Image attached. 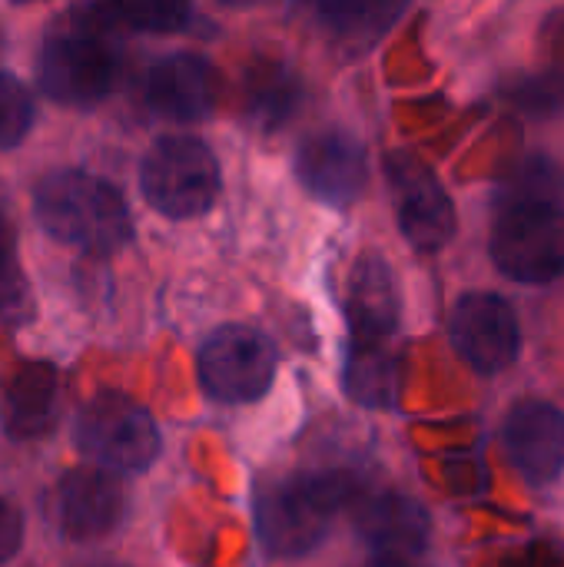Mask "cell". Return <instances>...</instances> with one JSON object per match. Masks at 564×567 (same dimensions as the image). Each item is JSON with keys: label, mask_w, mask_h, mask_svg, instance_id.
<instances>
[{"label": "cell", "mask_w": 564, "mask_h": 567, "mask_svg": "<svg viewBox=\"0 0 564 567\" xmlns=\"http://www.w3.org/2000/svg\"><path fill=\"white\" fill-rule=\"evenodd\" d=\"M76 449L113 472H143L160 458V429L153 415L120 392L93 395L76 415Z\"/></svg>", "instance_id": "5"}, {"label": "cell", "mask_w": 564, "mask_h": 567, "mask_svg": "<svg viewBox=\"0 0 564 567\" xmlns=\"http://www.w3.org/2000/svg\"><path fill=\"white\" fill-rule=\"evenodd\" d=\"M299 110V76L279 63H263L246 83V113L263 130L283 126Z\"/></svg>", "instance_id": "19"}, {"label": "cell", "mask_w": 564, "mask_h": 567, "mask_svg": "<svg viewBox=\"0 0 564 567\" xmlns=\"http://www.w3.org/2000/svg\"><path fill=\"white\" fill-rule=\"evenodd\" d=\"M346 389L362 405H392L396 389H399V362L389 342H379V346L352 342L349 362H346Z\"/></svg>", "instance_id": "18"}, {"label": "cell", "mask_w": 564, "mask_h": 567, "mask_svg": "<svg viewBox=\"0 0 564 567\" xmlns=\"http://www.w3.org/2000/svg\"><path fill=\"white\" fill-rule=\"evenodd\" d=\"M30 316V286L17 262V243L0 216V322H23Z\"/></svg>", "instance_id": "21"}, {"label": "cell", "mask_w": 564, "mask_h": 567, "mask_svg": "<svg viewBox=\"0 0 564 567\" xmlns=\"http://www.w3.org/2000/svg\"><path fill=\"white\" fill-rule=\"evenodd\" d=\"M342 505H356L349 475H296L273 482L256 498L259 542L276 558H302L326 542Z\"/></svg>", "instance_id": "2"}, {"label": "cell", "mask_w": 564, "mask_h": 567, "mask_svg": "<svg viewBox=\"0 0 564 567\" xmlns=\"http://www.w3.org/2000/svg\"><path fill=\"white\" fill-rule=\"evenodd\" d=\"M452 342L482 375H499L519 359L522 332L515 309L492 292H469L452 309Z\"/></svg>", "instance_id": "10"}, {"label": "cell", "mask_w": 564, "mask_h": 567, "mask_svg": "<svg viewBox=\"0 0 564 567\" xmlns=\"http://www.w3.org/2000/svg\"><path fill=\"white\" fill-rule=\"evenodd\" d=\"M372 567H416V565H402V561H376Z\"/></svg>", "instance_id": "24"}, {"label": "cell", "mask_w": 564, "mask_h": 567, "mask_svg": "<svg viewBox=\"0 0 564 567\" xmlns=\"http://www.w3.org/2000/svg\"><path fill=\"white\" fill-rule=\"evenodd\" d=\"M33 216L57 243L90 256H110L133 236L120 189L83 169H53L33 186Z\"/></svg>", "instance_id": "1"}, {"label": "cell", "mask_w": 564, "mask_h": 567, "mask_svg": "<svg viewBox=\"0 0 564 567\" xmlns=\"http://www.w3.org/2000/svg\"><path fill=\"white\" fill-rule=\"evenodd\" d=\"M53 395H57V379L50 365H23L3 395V419L7 429L17 435H40L50 429L53 415Z\"/></svg>", "instance_id": "16"}, {"label": "cell", "mask_w": 564, "mask_h": 567, "mask_svg": "<svg viewBox=\"0 0 564 567\" xmlns=\"http://www.w3.org/2000/svg\"><path fill=\"white\" fill-rule=\"evenodd\" d=\"M140 189L166 219H193L219 196V163L213 150L193 136H163L143 156Z\"/></svg>", "instance_id": "3"}, {"label": "cell", "mask_w": 564, "mask_h": 567, "mask_svg": "<svg viewBox=\"0 0 564 567\" xmlns=\"http://www.w3.org/2000/svg\"><path fill=\"white\" fill-rule=\"evenodd\" d=\"M296 176L319 203L352 206L369 186V159L352 133L316 130L296 146Z\"/></svg>", "instance_id": "9"}, {"label": "cell", "mask_w": 564, "mask_h": 567, "mask_svg": "<svg viewBox=\"0 0 564 567\" xmlns=\"http://www.w3.org/2000/svg\"><path fill=\"white\" fill-rule=\"evenodd\" d=\"M216 90L219 73L199 53H170L156 60L140 83L146 110L173 123L206 120L216 106Z\"/></svg>", "instance_id": "12"}, {"label": "cell", "mask_w": 564, "mask_h": 567, "mask_svg": "<svg viewBox=\"0 0 564 567\" xmlns=\"http://www.w3.org/2000/svg\"><path fill=\"white\" fill-rule=\"evenodd\" d=\"M126 515V488L106 468H73L57 488V518L66 538L96 542L116 532Z\"/></svg>", "instance_id": "13"}, {"label": "cell", "mask_w": 564, "mask_h": 567, "mask_svg": "<svg viewBox=\"0 0 564 567\" xmlns=\"http://www.w3.org/2000/svg\"><path fill=\"white\" fill-rule=\"evenodd\" d=\"M276 379L273 342L249 326H223L199 349V382L226 405L256 402Z\"/></svg>", "instance_id": "7"}, {"label": "cell", "mask_w": 564, "mask_h": 567, "mask_svg": "<svg viewBox=\"0 0 564 567\" xmlns=\"http://www.w3.org/2000/svg\"><path fill=\"white\" fill-rule=\"evenodd\" d=\"M23 548V515L13 502L0 498V565Z\"/></svg>", "instance_id": "23"}, {"label": "cell", "mask_w": 564, "mask_h": 567, "mask_svg": "<svg viewBox=\"0 0 564 567\" xmlns=\"http://www.w3.org/2000/svg\"><path fill=\"white\" fill-rule=\"evenodd\" d=\"M352 522L366 548L376 555V561H402L412 565L432 538V518L429 512L399 492H379L356 498Z\"/></svg>", "instance_id": "11"}, {"label": "cell", "mask_w": 564, "mask_h": 567, "mask_svg": "<svg viewBox=\"0 0 564 567\" xmlns=\"http://www.w3.org/2000/svg\"><path fill=\"white\" fill-rule=\"evenodd\" d=\"M399 13L402 7L396 3H322L319 7V20L346 43L376 40Z\"/></svg>", "instance_id": "20"}, {"label": "cell", "mask_w": 564, "mask_h": 567, "mask_svg": "<svg viewBox=\"0 0 564 567\" xmlns=\"http://www.w3.org/2000/svg\"><path fill=\"white\" fill-rule=\"evenodd\" d=\"M93 30H130V33H176L186 30L193 10L166 0H140V3H93L83 10Z\"/></svg>", "instance_id": "17"}, {"label": "cell", "mask_w": 564, "mask_h": 567, "mask_svg": "<svg viewBox=\"0 0 564 567\" xmlns=\"http://www.w3.org/2000/svg\"><path fill=\"white\" fill-rule=\"evenodd\" d=\"M505 449L532 485L555 482L564 472V412L539 399L519 402L505 419Z\"/></svg>", "instance_id": "14"}, {"label": "cell", "mask_w": 564, "mask_h": 567, "mask_svg": "<svg viewBox=\"0 0 564 567\" xmlns=\"http://www.w3.org/2000/svg\"><path fill=\"white\" fill-rule=\"evenodd\" d=\"M346 316L352 342L379 346L399 329V286L382 256H362L349 272Z\"/></svg>", "instance_id": "15"}, {"label": "cell", "mask_w": 564, "mask_h": 567, "mask_svg": "<svg viewBox=\"0 0 564 567\" xmlns=\"http://www.w3.org/2000/svg\"><path fill=\"white\" fill-rule=\"evenodd\" d=\"M37 86L70 106H90L110 96V90L120 80V56L116 50L100 37L86 30L53 33L40 43L37 53Z\"/></svg>", "instance_id": "6"}, {"label": "cell", "mask_w": 564, "mask_h": 567, "mask_svg": "<svg viewBox=\"0 0 564 567\" xmlns=\"http://www.w3.org/2000/svg\"><path fill=\"white\" fill-rule=\"evenodd\" d=\"M33 123V96L30 90L7 70H0V150L23 143Z\"/></svg>", "instance_id": "22"}, {"label": "cell", "mask_w": 564, "mask_h": 567, "mask_svg": "<svg viewBox=\"0 0 564 567\" xmlns=\"http://www.w3.org/2000/svg\"><path fill=\"white\" fill-rule=\"evenodd\" d=\"M492 259L502 276L545 286L564 276V209L542 196L515 199L495 223Z\"/></svg>", "instance_id": "4"}, {"label": "cell", "mask_w": 564, "mask_h": 567, "mask_svg": "<svg viewBox=\"0 0 564 567\" xmlns=\"http://www.w3.org/2000/svg\"><path fill=\"white\" fill-rule=\"evenodd\" d=\"M389 193L399 229L419 252H435L455 236V206L439 176L412 153H389Z\"/></svg>", "instance_id": "8"}]
</instances>
